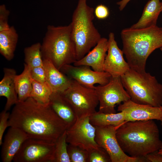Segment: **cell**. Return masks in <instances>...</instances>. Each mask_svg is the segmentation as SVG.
<instances>
[{"instance_id": "6da1fadb", "label": "cell", "mask_w": 162, "mask_h": 162, "mask_svg": "<svg viewBox=\"0 0 162 162\" xmlns=\"http://www.w3.org/2000/svg\"><path fill=\"white\" fill-rule=\"evenodd\" d=\"M8 125L22 130L29 138L53 143L68 128L49 104L31 97L14 105Z\"/></svg>"}, {"instance_id": "7a4b0ae2", "label": "cell", "mask_w": 162, "mask_h": 162, "mask_svg": "<svg viewBox=\"0 0 162 162\" xmlns=\"http://www.w3.org/2000/svg\"><path fill=\"white\" fill-rule=\"evenodd\" d=\"M116 136L123 152L135 158L145 157L162 146L158 127L153 120L124 122Z\"/></svg>"}, {"instance_id": "3957f363", "label": "cell", "mask_w": 162, "mask_h": 162, "mask_svg": "<svg viewBox=\"0 0 162 162\" xmlns=\"http://www.w3.org/2000/svg\"><path fill=\"white\" fill-rule=\"evenodd\" d=\"M122 51L130 68L146 72L147 59L156 49L162 47V28L155 25L145 28L123 29L121 33Z\"/></svg>"}, {"instance_id": "277c9868", "label": "cell", "mask_w": 162, "mask_h": 162, "mask_svg": "<svg viewBox=\"0 0 162 162\" xmlns=\"http://www.w3.org/2000/svg\"><path fill=\"white\" fill-rule=\"evenodd\" d=\"M43 60L50 61L59 70L76 61L75 44L70 24L55 26L49 25L41 44Z\"/></svg>"}, {"instance_id": "5b68a950", "label": "cell", "mask_w": 162, "mask_h": 162, "mask_svg": "<svg viewBox=\"0 0 162 162\" xmlns=\"http://www.w3.org/2000/svg\"><path fill=\"white\" fill-rule=\"evenodd\" d=\"M94 8L87 0H78L70 23L75 46L76 61L84 56L101 38L93 23Z\"/></svg>"}, {"instance_id": "8992f818", "label": "cell", "mask_w": 162, "mask_h": 162, "mask_svg": "<svg viewBox=\"0 0 162 162\" xmlns=\"http://www.w3.org/2000/svg\"><path fill=\"white\" fill-rule=\"evenodd\" d=\"M121 78L132 101L154 107L162 106V84L155 76L130 68Z\"/></svg>"}, {"instance_id": "52a82bcc", "label": "cell", "mask_w": 162, "mask_h": 162, "mask_svg": "<svg viewBox=\"0 0 162 162\" xmlns=\"http://www.w3.org/2000/svg\"><path fill=\"white\" fill-rule=\"evenodd\" d=\"M73 107L77 118L89 116L96 112L99 101L94 89L72 80L69 87L61 93Z\"/></svg>"}, {"instance_id": "ba28073f", "label": "cell", "mask_w": 162, "mask_h": 162, "mask_svg": "<svg viewBox=\"0 0 162 162\" xmlns=\"http://www.w3.org/2000/svg\"><path fill=\"white\" fill-rule=\"evenodd\" d=\"M99 101V111L107 113H116L115 106L130 99L122 84L120 76H111L106 84L94 88Z\"/></svg>"}, {"instance_id": "9c48e42d", "label": "cell", "mask_w": 162, "mask_h": 162, "mask_svg": "<svg viewBox=\"0 0 162 162\" xmlns=\"http://www.w3.org/2000/svg\"><path fill=\"white\" fill-rule=\"evenodd\" d=\"M120 126H95V140L97 144L106 151L112 162L146 161L144 157H132L127 155L122 150L116 136V130Z\"/></svg>"}, {"instance_id": "30bf717a", "label": "cell", "mask_w": 162, "mask_h": 162, "mask_svg": "<svg viewBox=\"0 0 162 162\" xmlns=\"http://www.w3.org/2000/svg\"><path fill=\"white\" fill-rule=\"evenodd\" d=\"M55 143L28 138L14 156V162H54Z\"/></svg>"}, {"instance_id": "8fae6325", "label": "cell", "mask_w": 162, "mask_h": 162, "mask_svg": "<svg viewBox=\"0 0 162 162\" xmlns=\"http://www.w3.org/2000/svg\"><path fill=\"white\" fill-rule=\"evenodd\" d=\"M66 132L69 144L88 151L99 147L95 140L96 127L90 123L89 116L77 118Z\"/></svg>"}, {"instance_id": "7c38bea8", "label": "cell", "mask_w": 162, "mask_h": 162, "mask_svg": "<svg viewBox=\"0 0 162 162\" xmlns=\"http://www.w3.org/2000/svg\"><path fill=\"white\" fill-rule=\"evenodd\" d=\"M60 70L82 86L93 89H94L96 84L101 85L106 84L112 76L105 71L97 72L92 70L90 67L86 65L75 66L68 64L63 66Z\"/></svg>"}, {"instance_id": "4fadbf2b", "label": "cell", "mask_w": 162, "mask_h": 162, "mask_svg": "<svg viewBox=\"0 0 162 162\" xmlns=\"http://www.w3.org/2000/svg\"><path fill=\"white\" fill-rule=\"evenodd\" d=\"M118 111L124 112L125 122L157 120L162 125V110L160 107L135 103L130 100L119 105Z\"/></svg>"}, {"instance_id": "5bb4252c", "label": "cell", "mask_w": 162, "mask_h": 162, "mask_svg": "<svg viewBox=\"0 0 162 162\" xmlns=\"http://www.w3.org/2000/svg\"><path fill=\"white\" fill-rule=\"evenodd\" d=\"M107 54L104 65V71L112 76H121L130 68L127 62L124 60L122 50L118 47L113 33L109 34Z\"/></svg>"}, {"instance_id": "9a60e30c", "label": "cell", "mask_w": 162, "mask_h": 162, "mask_svg": "<svg viewBox=\"0 0 162 162\" xmlns=\"http://www.w3.org/2000/svg\"><path fill=\"white\" fill-rule=\"evenodd\" d=\"M29 138L20 129L10 127L2 142L1 158L3 162H11L23 142Z\"/></svg>"}, {"instance_id": "2e32d148", "label": "cell", "mask_w": 162, "mask_h": 162, "mask_svg": "<svg viewBox=\"0 0 162 162\" xmlns=\"http://www.w3.org/2000/svg\"><path fill=\"white\" fill-rule=\"evenodd\" d=\"M108 39L101 38L93 48L81 59L76 61L75 66L86 65L97 72H104V65L108 49Z\"/></svg>"}, {"instance_id": "e0dca14e", "label": "cell", "mask_w": 162, "mask_h": 162, "mask_svg": "<svg viewBox=\"0 0 162 162\" xmlns=\"http://www.w3.org/2000/svg\"><path fill=\"white\" fill-rule=\"evenodd\" d=\"M49 105L64 122L68 128L76 121L77 117L73 107L61 93L52 92L50 97Z\"/></svg>"}, {"instance_id": "ac0fdd59", "label": "cell", "mask_w": 162, "mask_h": 162, "mask_svg": "<svg viewBox=\"0 0 162 162\" xmlns=\"http://www.w3.org/2000/svg\"><path fill=\"white\" fill-rule=\"evenodd\" d=\"M43 60L46 81L52 92H63L70 86L72 79L58 69L50 61Z\"/></svg>"}, {"instance_id": "d6986e66", "label": "cell", "mask_w": 162, "mask_h": 162, "mask_svg": "<svg viewBox=\"0 0 162 162\" xmlns=\"http://www.w3.org/2000/svg\"><path fill=\"white\" fill-rule=\"evenodd\" d=\"M4 76L0 82V96L4 97L7 101L4 110L8 111L19 101L15 83L16 71L13 69L4 68Z\"/></svg>"}, {"instance_id": "ffe728a7", "label": "cell", "mask_w": 162, "mask_h": 162, "mask_svg": "<svg viewBox=\"0 0 162 162\" xmlns=\"http://www.w3.org/2000/svg\"><path fill=\"white\" fill-rule=\"evenodd\" d=\"M162 2L160 0H150L144 8L142 15L136 23L130 27L133 28H142L156 25L161 11Z\"/></svg>"}, {"instance_id": "44dd1931", "label": "cell", "mask_w": 162, "mask_h": 162, "mask_svg": "<svg viewBox=\"0 0 162 162\" xmlns=\"http://www.w3.org/2000/svg\"><path fill=\"white\" fill-rule=\"evenodd\" d=\"M18 38V35L14 26L0 32V52L8 61L14 56Z\"/></svg>"}, {"instance_id": "7402d4cb", "label": "cell", "mask_w": 162, "mask_h": 162, "mask_svg": "<svg viewBox=\"0 0 162 162\" xmlns=\"http://www.w3.org/2000/svg\"><path fill=\"white\" fill-rule=\"evenodd\" d=\"M24 69L20 74L15 78L16 89L19 101H22L30 97L32 89V79L31 68L25 64Z\"/></svg>"}, {"instance_id": "603a6c76", "label": "cell", "mask_w": 162, "mask_h": 162, "mask_svg": "<svg viewBox=\"0 0 162 162\" xmlns=\"http://www.w3.org/2000/svg\"><path fill=\"white\" fill-rule=\"evenodd\" d=\"M90 123L95 127L108 125L119 126L125 122L123 112L107 113L99 111L95 112L89 116Z\"/></svg>"}, {"instance_id": "cb8c5ba5", "label": "cell", "mask_w": 162, "mask_h": 162, "mask_svg": "<svg viewBox=\"0 0 162 162\" xmlns=\"http://www.w3.org/2000/svg\"><path fill=\"white\" fill-rule=\"evenodd\" d=\"M52 93V90L47 83L39 82L32 79L31 97L41 104L48 105Z\"/></svg>"}, {"instance_id": "d4e9b609", "label": "cell", "mask_w": 162, "mask_h": 162, "mask_svg": "<svg viewBox=\"0 0 162 162\" xmlns=\"http://www.w3.org/2000/svg\"><path fill=\"white\" fill-rule=\"evenodd\" d=\"M41 46V44L37 43L24 50L25 64L31 68L43 66Z\"/></svg>"}, {"instance_id": "484cf974", "label": "cell", "mask_w": 162, "mask_h": 162, "mask_svg": "<svg viewBox=\"0 0 162 162\" xmlns=\"http://www.w3.org/2000/svg\"><path fill=\"white\" fill-rule=\"evenodd\" d=\"M66 130L55 143V156L54 162H70L68 152Z\"/></svg>"}, {"instance_id": "4316f807", "label": "cell", "mask_w": 162, "mask_h": 162, "mask_svg": "<svg viewBox=\"0 0 162 162\" xmlns=\"http://www.w3.org/2000/svg\"><path fill=\"white\" fill-rule=\"evenodd\" d=\"M67 150L70 162H87L88 151L70 144L68 146Z\"/></svg>"}, {"instance_id": "83f0119b", "label": "cell", "mask_w": 162, "mask_h": 162, "mask_svg": "<svg viewBox=\"0 0 162 162\" xmlns=\"http://www.w3.org/2000/svg\"><path fill=\"white\" fill-rule=\"evenodd\" d=\"M88 152V156L87 162H111L108 154L101 147L99 146L96 149Z\"/></svg>"}, {"instance_id": "f1b7e54d", "label": "cell", "mask_w": 162, "mask_h": 162, "mask_svg": "<svg viewBox=\"0 0 162 162\" xmlns=\"http://www.w3.org/2000/svg\"><path fill=\"white\" fill-rule=\"evenodd\" d=\"M30 68L31 76L33 80L42 83H47L43 66Z\"/></svg>"}, {"instance_id": "f546056e", "label": "cell", "mask_w": 162, "mask_h": 162, "mask_svg": "<svg viewBox=\"0 0 162 162\" xmlns=\"http://www.w3.org/2000/svg\"><path fill=\"white\" fill-rule=\"evenodd\" d=\"M9 11L4 4L0 6V32L8 29L10 27L8 23Z\"/></svg>"}, {"instance_id": "4dcf8cb0", "label": "cell", "mask_w": 162, "mask_h": 162, "mask_svg": "<svg viewBox=\"0 0 162 162\" xmlns=\"http://www.w3.org/2000/svg\"><path fill=\"white\" fill-rule=\"evenodd\" d=\"M10 113L5 110L0 114V145L2 143V138L6 128L8 127V122Z\"/></svg>"}, {"instance_id": "1f68e13d", "label": "cell", "mask_w": 162, "mask_h": 162, "mask_svg": "<svg viewBox=\"0 0 162 162\" xmlns=\"http://www.w3.org/2000/svg\"><path fill=\"white\" fill-rule=\"evenodd\" d=\"M94 14L96 17L99 20L107 18L110 14L108 8L105 5L100 4L98 5L94 9Z\"/></svg>"}, {"instance_id": "d6a6232c", "label": "cell", "mask_w": 162, "mask_h": 162, "mask_svg": "<svg viewBox=\"0 0 162 162\" xmlns=\"http://www.w3.org/2000/svg\"><path fill=\"white\" fill-rule=\"evenodd\" d=\"M145 158L148 162H162V154H160L158 151L148 154Z\"/></svg>"}, {"instance_id": "836d02e7", "label": "cell", "mask_w": 162, "mask_h": 162, "mask_svg": "<svg viewBox=\"0 0 162 162\" xmlns=\"http://www.w3.org/2000/svg\"><path fill=\"white\" fill-rule=\"evenodd\" d=\"M131 0H122L117 3V4L119 6V9L122 11L125 7L127 4Z\"/></svg>"}, {"instance_id": "e575fe53", "label": "cell", "mask_w": 162, "mask_h": 162, "mask_svg": "<svg viewBox=\"0 0 162 162\" xmlns=\"http://www.w3.org/2000/svg\"><path fill=\"white\" fill-rule=\"evenodd\" d=\"M158 152L160 154H162V146L161 148L158 150Z\"/></svg>"}, {"instance_id": "d590c367", "label": "cell", "mask_w": 162, "mask_h": 162, "mask_svg": "<svg viewBox=\"0 0 162 162\" xmlns=\"http://www.w3.org/2000/svg\"><path fill=\"white\" fill-rule=\"evenodd\" d=\"M160 48V50L162 52V47H161Z\"/></svg>"}, {"instance_id": "8d00e7d4", "label": "cell", "mask_w": 162, "mask_h": 162, "mask_svg": "<svg viewBox=\"0 0 162 162\" xmlns=\"http://www.w3.org/2000/svg\"><path fill=\"white\" fill-rule=\"evenodd\" d=\"M161 12H162V6L161 8Z\"/></svg>"}, {"instance_id": "74e56055", "label": "cell", "mask_w": 162, "mask_h": 162, "mask_svg": "<svg viewBox=\"0 0 162 162\" xmlns=\"http://www.w3.org/2000/svg\"><path fill=\"white\" fill-rule=\"evenodd\" d=\"M160 108H161V109L162 110V106H161L160 107Z\"/></svg>"}]
</instances>
